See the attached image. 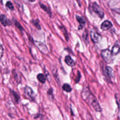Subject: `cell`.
Wrapping results in <instances>:
<instances>
[{"mask_svg": "<svg viewBox=\"0 0 120 120\" xmlns=\"http://www.w3.org/2000/svg\"><path fill=\"white\" fill-rule=\"evenodd\" d=\"M82 98L89 104L98 112H101L102 108L95 96L91 92L88 87H84L81 93Z\"/></svg>", "mask_w": 120, "mask_h": 120, "instance_id": "cell-1", "label": "cell"}, {"mask_svg": "<svg viewBox=\"0 0 120 120\" xmlns=\"http://www.w3.org/2000/svg\"><path fill=\"white\" fill-rule=\"evenodd\" d=\"M101 55L106 63H111L112 62V54L111 51L109 49H105L102 51Z\"/></svg>", "mask_w": 120, "mask_h": 120, "instance_id": "cell-2", "label": "cell"}, {"mask_svg": "<svg viewBox=\"0 0 120 120\" xmlns=\"http://www.w3.org/2000/svg\"><path fill=\"white\" fill-rule=\"evenodd\" d=\"M24 95L29 99L32 101H35L36 94L33 90L28 86H26L24 88Z\"/></svg>", "mask_w": 120, "mask_h": 120, "instance_id": "cell-3", "label": "cell"}, {"mask_svg": "<svg viewBox=\"0 0 120 120\" xmlns=\"http://www.w3.org/2000/svg\"><path fill=\"white\" fill-rule=\"evenodd\" d=\"M92 9L94 12L98 15L100 18H103L104 16V12L102 8L96 3L94 2L92 5Z\"/></svg>", "mask_w": 120, "mask_h": 120, "instance_id": "cell-4", "label": "cell"}, {"mask_svg": "<svg viewBox=\"0 0 120 120\" xmlns=\"http://www.w3.org/2000/svg\"><path fill=\"white\" fill-rule=\"evenodd\" d=\"M90 35L91 39L94 43H98L102 39L101 36L93 30H91Z\"/></svg>", "mask_w": 120, "mask_h": 120, "instance_id": "cell-5", "label": "cell"}, {"mask_svg": "<svg viewBox=\"0 0 120 120\" xmlns=\"http://www.w3.org/2000/svg\"><path fill=\"white\" fill-rule=\"evenodd\" d=\"M120 50V40H118L115 42L114 43L112 49V53L113 55H115L118 53Z\"/></svg>", "mask_w": 120, "mask_h": 120, "instance_id": "cell-6", "label": "cell"}, {"mask_svg": "<svg viewBox=\"0 0 120 120\" xmlns=\"http://www.w3.org/2000/svg\"><path fill=\"white\" fill-rule=\"evenodd\" d=\"M0 22L4 26L11 25L12 24L11 21L8 19L7 16L5 15L2 14L0 15Z\"/></svg>", "mask_w": 120, "mask_h": 120, "instance_id": "cell-7", "label": "cell"}, {"mask_svg": "<svg viewBox=\"0 0 120 120\" xmlns=\"http://www.w3.org/2000/svg\"><path fill=\"white\" fill-rule=\"evenodd\" d=\"M104 73L105 77L110 79L113 76V70L110 67H106L105 68Z\"/></svg>", "mask_w": 120, "mask_h": 120, "instance_id": "cell-8", "label": "cell"}, {"mask_svg": "<svg viewBox=\"0 0 120 120\" xmlns=\"http://www.w3.org/2000/svg\"><path fill=\"white\" fill-rule=\"evenodd\" d=\"M112 26V25L110 21L106 20L102 23L101 25V29L103 30H107L111 28Z\"/></svg>", "mask_w": 120, "mask_h": 120, "instance_id": "cell-9", "label": "cell"}, {"mask_svg": "<svg viewBox=\"0 0 120 120\" xmlns=\"http://www.w3.org/2000/svg\"><path fill=\"white\" fill-rule=\"evenodd\" d=\"M10 93L11 97L14 102L17 104H18L20 100V96L19 94L14 90H10Z\"/></svg>", "mask_w": 120, "mask_h": 120, "instance_id": "cell-10", "label": "cell"}, {"mask_svg": "<svg viewBox=\"0 0 120 120\" xmlns=\"http://www.w3.org/2000/svg\"><path fill=\"white\" fill-rule=\"evenodd\" d=\"M65 61L68 65L70 67L74 66L75 64L74 60L69 55H67L65 57Z\"/></svg>", "mask_w": 120, "mask_h": 120, "instance_id": "cell-11", "label": "cell"}, {"mask_svg": "<svg viewBox=\"0 0 120 120\" xmlns=\"http://www.w3.org/2000/svg\"><path fill=\"white\" fill-rule=\"evenodd\" d=\"M76 19L77 20L78 22L79 23L80 25L78 27V29L81 30L82 28V27L84 26L85 23V22L83 18V17L78 16V15H76Z\"/></svg>", "mask_w": 120, "mask_h": 120, "instance_id": "cell-12", "label": "cell"}, {"mask_svg": "<svg viewBox=\"0 0 120 120\" xmlns=\"http://www.w3.org/2000/svg\"><path fill=\"white\" fill-rule=\"evenodd\" d=\"M13 74L14 75V77L15 81L18 83H20L21 82V75H20L19 73L16 70L14 69L13 71Z\"/></svg>", "mask_w": 120, "mask_h": 120, "instance_id": "cell-13", "label": "cell"}, {"mask_svg": "<svg viewBox=\"0 0 120 120\" xmlns=\"http://www.w3.org/2000/svg\"><path fill=\"white\" fill-rule=\"evenodd\" d=\"M37 45L38 46V49L40 50H41V51L43 53H47L48 52V49L46 48V47H43L45 46V45L43 44H42L41 43H38L37 44Z\"/></svg>", "mask_w": 120, "mask_h": 120, "instance_id": "cell-14", "label": "cell"}, {"mask_svg": "<svg viewBox=\"0 0 120 120\" xmlns=\"http://www.w3.org/2000/svg\"><path fill=\"white\" fill-rule=\"evenodd\" d=\"M38 81L42 83H44L46 81V76L43 74H38L37 76Z\"/></svg>", "mask_w": 120, "mask_h": 120, "instance_id": "cell-15", "label": "cell"}, {"mask_svg": "<svg viewBox=\"0 0 120 120\" xmlns=\"http://www.w3.org/2000/svg\"><path fill=\"white\" fill-rule=\"evenodd\" d=\"M62 89L64 91L67 92H70L72 90L71 86L68 83H64L62 86Z\"/></svg>", "mask_w": 120, "mask_h": 120, "instance_id": "cell-16", "label": "cell"}, {"mask_svg": "<svg viewBox=\"0 0 120 120\" xmlns=\"http://www.w3.org/2000/svg\"><path fill=\"white\" fill-rule=\"evenodd\" d=\"M40 7L45 11L46 12H47L48 14H49L50 15H51V11L50 10V9L49 8H48L45 6V5H44L43 4H42L41 3H40Z\"/></svg>", "mask_w": 120, "mask_h": 120, "instance_id": "cell-17", "label": "cell"}, {"mask_svg": "<svg viewBox=\"0 0 120 120\" xmlns=\"http://www.w3.org/2000/svg\"><path fill=\"white\" fill-rule=\"evenodd\" d=\"M60 29L61 30H62V31L63 33V34H64V36H65V37L67 41H68V33H67L66 29L63 26H60Z\"/></svg>", "mask_w": 120, "mask_h": 120, "instance_id": "cell-18", "label": "cell"}, {"mask_svg": "<svg viewBox=\"0 0 120 120\" xmlns=\"http://www.w3.org/2000/svg\"><path fill=\"white\" fill-rule=\"evenodd\" d=\"M115 99H116V103L117 104L119 108L120 109V94H115Z\"/></svg>", "mask_w": 120, "mask_h": 120, "instance_id": "cell-19", "label": "cell"}, {"mask_svg": "<svg viewBox=\"0 0 120 120\" xmlns=\"http://www.w3.org/2000/svg\"><path fill=\"white\" fill-rule=\"evenodd\" d=\"M6 6L11 10H13L14 9V7L12 3L10 1H8L7 2V3H6Z\"/></svg>", "mask_w": 120, "mask_h": 120, "instance_id": "cell-20", "label": "cell"}, {"mask_svg": "<svg viewBox=\"0 0 120 120\" xmlns=\"http://www.w3.org/2000/svg\"><path fill=\"white\" fill-rule=\"evenodd\" d=\"M15 26L19 30H20L21 31H22V30H24V29H23V28L22 27V26L21 25V24H20L17 21H15Z\"/></svg>", "mask_w": 120, "mask_h": 120, "instance_id": "cell-21", "label": "cell"}, {"mask_svg": "<svg viewBox=\"0 0 120 120\" xmlns=\"http://www.w3.org/2000/svg\"><path fill=\"white\" fill-rule=\"evenodd\" d=\"M33 24L36 26V27L38 29V30H40L41 29V27L38 23V22L37 20H32V21Z\"/></svg>", "mask_w": 120, "mask_h": 120, "instance_id": "cell-22", "label": "cell"}, {"mask_svg": "<svg viewBox=\"0 0 120 120\" xmlns=\"http://www.w3.org/2000/svg\"><path fill=\"white\" fill-rule=\"evenodd\" d=\"M53 89L52 88H50L48 89V90L47 91V94L50 96L51 98L52 97V98H53Z\"/></svg>", "mask_w": 120, "mask_h": 120, "instance_id": "cell-23", "label": "cell"}, {"mask_svg": "<svg viewBox=\"0 0 120 120\" xmlns=\"http://www.w3.org/2000/svg\"><path fill=\"white\" fill-rule=\"evenodd\" d=\"M80 78H81V74H80V73L78 71V74H77V76L75 80V82H76V83H78V82H79V81H80Z\"/></svg>", "mask_w": 120, "mask_h": 120, "instance_id": "cell-24", "label": "cell"}, {"mask_svg": "<svg viewBox=\"0 0 120 120\" xmlns=\"http://www.w3.org/2000/svg\"><path fill=\"white\" fill-rule=\"evenodd\" d=\"M3 54V48L2 45L0 44V59L2 57Z\"/></svg>", "mask_w": 120, "mask_h": 120, "instance_id": "cell-25", "label": "cell"}, {"mask_svg": "<svg viewBox=\"0 0 120 120\" xmlns=\"http://www.w3.org/2000/svg\"><path fill=\"white\" fill-rule=\"evenodd\" d=\"M82 37H83V38H84V39H85V40L86 39L87 40V37H88V32L86 30L84 31V33L83 34Z\"/></svg>", "mask_w": 120, "mask_h": 120, "instance_id": "cell-26", "label": "cell"}, {"mask_svg": "<svg viewBox=\"0 0 120 120\" xmlns=\"http://www.w3.org/2000/svg\"><path fill=\"white\" fill-rule=\"evenodd\" d=\"M28 0L30 1V2H34V1H35V0Z\"/></svg>", "mask_w": 120, "mask_h": 120, "instance_id": "cell-27", "label": "cell"}, {"mask_svg": "<svg viewBox=\"0 0 120 120\" xmlns=\"http://www.w3.org/2000/svg\"><path fill=\"white\" fill-rule=\"evenodd\" d=\"M24 120V119H19V120Z\"/></svg>", "mask_w": 120, "mask_h": 120, "instance_id": "cell-28", "label": "cell"}, {"mask_svg": "<svg viewBox=\"0 0 120 120\" xmlns=\"http://www.w3.org/2000/svg\"></svg>", "mask_w": 120, "mask_h": 120, "instance_id": "cell-29", "label": "cell"}]
</instances>
